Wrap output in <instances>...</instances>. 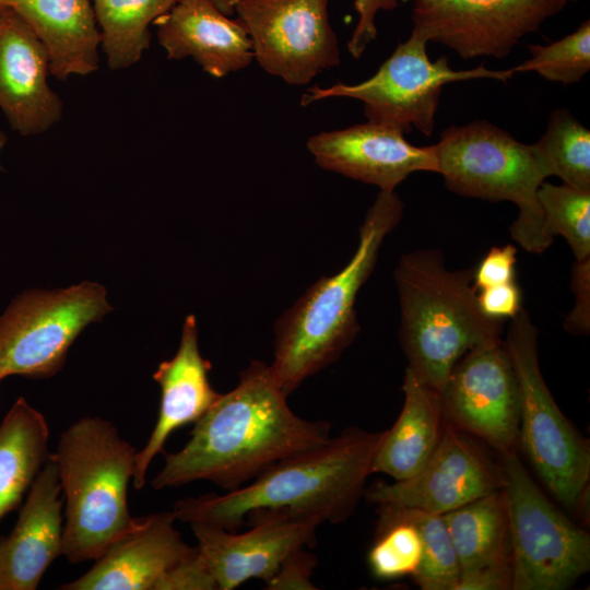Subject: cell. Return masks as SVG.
I'll list each match as a JSON object with an SVG mask.
<instances>
[{"instance_id":"obj_7","label":"cell","mask_w":590,"mask_h":590,"mask_svg":"<svg viewBox=\"0 0 590 590\" xmlns=\"http://www.w3.org/2000/svg\"><path fill=\"white\" fill-rule=\"evenodd\" d=\"M539 331L523 308L504 341L518 381L519 442L536 474L571 514L586 519L590 445L570 424L550 391L539 364Z\"/></svg>"},{"instance_id":"obj_6","label":"cell","mask_w":590,"mask_h":590,"mask_svg":"<svg viewBox=\"0 0 590 590\" xmlns=\"http://www.w3.org/2000/svg\"><path fill=\"white\" fill-rule=\"evenodd\" d=\"M433 146L437 173L449 190L516 204L519 214L510 235L528 252L542 253L553 244L538 200V190L552 170L535 143H522L504 129L479 119L448 127Z\"/></svg>"},{"instance_id":"obj_2","label":"cell","mask_w":590,"mask_h":590,"mask_svg":"<svg viewBox=\"0 0 590 590\" xmlns=\"http://www.w3.org/2000/svg\"><path fill=\"white\" fill-rule=\"evenodd\" d=\"M385 430L349 427L314 448L284 458L251 483L224 495L186 497L174 504L176 520L237 530L269 518H320L337 524L352 516Z\"/></svg>"},{"instance_id":"obj_19","label":"cell","mask_w":590,"mask_h":590,"mask_svg":"<svg viewBox=\"0 0 590 590\" xmlns=\"http://www.w3.org/2000/svg\"><path fill=\"white\" fill-rule=\"evenodd\" d=\"M63 497L52 453L28 489L17 521L0 536V590H34L62 554Z\"/></svg>"},{"instance_id":"obj_8","label":"cell","mask_w":590,"mask_h":590,"mask_svg":"<svg viewBox=\"0 0 590 590\" xmlns=\"http://www.w3.org/2000/svg\"><path fill=\"white\" fill-rule=\"evenodd\" d=\"M500 457L512 558L511 590H565L590 568V535L541 491L517 450Z\"/></svg>"},{"instance_id":"obj_26","label":"cell","mask_w":590,"mask_h":590,"mask_svg":"<svg viewBox=\"0 0 590 590\" xmlns=\"http://www.w3.org/2000/svg\"><path fill=\"white\" fill-rule=\"evenodd\" d=\"M177 0H92L102 48L111 70L137 63L149 48L151 24Z\"/></svg>"},{"instance_id":"obj_24","label":"cell","mask_w":590,"mask_h":590,"mask_svg":"<svg viewBox=\"0 0 590 590\" xmlns=\"http://www.w3.org/2000/svg\"><path fill=\"white\" fill-rule=\"evenodd\" d=\"M404 402L390 429L385 430L371 464V473L394 481L416 474L435 451L445 424L440 396L405 368Z\"/></svg>"},{"instance_id":"obj_14","label":"cell","mask_w":590,"mask_h":590,"mask_svg":"<svg viewBox=\"0 0 590 590\" xmlns=\"http://www.w3.org/2000/svg\"><path fill=\"white\" fill-rule=\"evenodd\" d=\"M503 486L502 464L445 420L435 451L416 474L393 483L375 482L364 497L376 505L442 516Z\"/></svg>"},{"instance_id":"obj_1","label":"cell","mask_w":590,"mask_h":590,"mask_svg":"<svg viewBox=\"0 0 590 590\" xmlns=\"http://www.w3.org/2000/svg\"><path fill=\"white\" fill-rule=\"evenodd\" d=\"M330 432L329 422L297 416L270 365L252 361L238 385L221 393L194 423L185 447L164 453V465L151 484L160 491L210 481L234 491L280 460L326 442Z\"/></svg>"},{"instance_id":"obj_29","label":"cell","mask_w":590,"mask_h":590,"mask_svg":"<svg viewBox=\"0 0 590 590\" xmlns=\"http://www.w3.org/2000/svg\"><path fill=\"white\" fill-rule=\"evenodd\" d=\"M397 507V506H396ZM422 539V558L412 577L422 590H457L460 566L441 515L397 507Z\"/></svg>"},{"instance_id":"obj_21","label":"cell","mask_w":590,"mask_h":590,"mask_svg":"<svg viewBox=\"0 0 590 590\" xmlns=\"http://www.w3.org/2000/svg\"><path fill=\"white\" fill-rule=\"evenodd\" d=\"M154 26L167 58L190 57L214 78L239 71L255 59L244 25L211 0H177Z\"/></svg>"},{"instance_id":"obj_31","label":"cell","mask_w":590,"mask_h":590,"mask_svg":"<svg viewBox=\"0 0 590 590\" xmlns=\"http://www.w3.org/2000/svg\"><path fill=\"white\" fill-rule=\"evenodd\" d=\"M530 58L514 67L512 73L534 71L563 84L579 82L590 69V21L548 45H530Z\"/></svg>"},{"instance_id":"obj_23","label":"cell","mask_w":590,"mask_h":590,"mask_svg":"<svg viewBox=\"0 0 590 590\" xmlns=\"http://www.w3.org/2000/svg\"><path fill=\"white\" fill-rule=\"evenodd\" d=\"M11 9L42 43L59 80L98 68L101 32L92 0H14Z\"/></svg>"},{"instance_id":"obj_27","label":"cell","mask_w":590,"mask_h":590,"mask_svg":"<svg viewBox=\"0 0 590 590\" xmlns=\"http://www.w3.org/2000/svg\"><path fill=\"white\" fill-rule=\"evenodd\" d=\"M377 506L376 535L367 554L371 574L381 580L413 577L422 558V539L416 526L396 506Z\"/></svg>"},{"instance_id":"obj_5","label":"cell","mask_w":590,"mask_h":590,"mask_svg":"<svg viewBox=\"0 0 590 590\" xmlns=\"http://www.w3.org/2000/svg\"><path fill=\"white\" fill-rule=\"evenodd\" d=\"M135 448L109 421L86 416L58 440L56 461L64 507L62 555L95 560L133 526L128 507Z\"/></svg>"},{"instance_id":"obj_18","label":"cell","mask_w":590,"mask_h":590,"mask_svg":"<svg viewBox=\"0 0 590 590\" xmlns=\"http://www.w3.org/2000/svg\"><path fill=\"white\" fill-rule=\"evenodd\" d=\"M173 511L137 517L94 565L63 590H154L179 560L196 551L175 528Z\"/></svg>"},{"instance_id":"obj_40","label":"cell","mask_w":590,"mask_h":590,"mask_svg":"<svg viewBox=\"0 0 590 590\" xmlns=\"http://www.w3.org/2000/svg\"><path fill=\"white\" fill-rule=\"evenodd\" d=\"M4 143H5V135L0 129V152H1L2 148L4 146Z\"/></svg>"},{"instance_id":"obj_37","label":"cell","mask_w":590,"mask_h":590,"mask_svg":"<svg viewBox=\"0 0 590 590\" xmlns=\"http://www.w3.org/2000/svg\"><path fill=\"white\" fill-rule=\"evenodd\" d=\"M482 312L493 319L514 318L521 309V292L516 281L477 291Z\"/></svg>"},{"instance_id":"obj_11","label":"cell","mask_w":590,"mask_h":590,"mask_svg":"<svg viewBox=\"0 0 590 590\" xmlns=\"http://www.w3.org/2000/svg\"><path fill=\"white\" fill-rule=\"evenodd\" d=\"M328 5L329 0H234L233 11L260 67L287 84L304 85L341 62Z\"/></svg>"},{"instance_id":"obj_34","label":"cell","mask_w":590,"mask_h":590,"mask_svg":"<svg viewBox=\"0 0 590 590\" xmlns=\"http://www.w3.org/2000/svg\"><path fill=\"white\" fill-rule=\"evenodd\" d=\"M317 565V557L300 547L291 553L278 571L266 581L270 590H311L316 589L310 578Z\"/></svg>"},{"instance_id":"obj_4","label":"cell","mask_w":590,"mask_h":590,"mask_svg":"<svg viewBox=\"0 0 590 590\" xmlns=\"http://www.w3.org/2000/svg\"><path fill=\"white\" fill-rule=\"evenodd\" d=\"M403 210L396 191H379L359 227L358 246L349 263L337 274L320 278L276 322L270 369L286 397L338 359L355 339L359 330L355 312L358 291Z\"/></svg>"},{"instance_id":"obj_16","label":"cell","mask_w":590,"mask_h":590,"mask_svg":"<svg viewBox=\"0 0 590 590\" xmlns=\"http://www.w3.org/2000/svg\"><path fill=\"white\" fill-rule=\"evenodd\" d=\"M307 148L323 169L394 191L416 172L437 173L433 145L408 142L398 128L367 121L311 135Z\"/></svg>"},{"instance_id":"obj_39","label":"cell","mask_w":590,"mask_h":590,"mask_svg":"<svg viewBox=\"0 0 590 590\" xmlns=\"http://www.w3.org/2000/svg\"><path fill=\"white\" fill-rule=\"evenodd\" d=\"M14 0H0V10L11 8Z\"/></svg>"},{"instance_id":"obj_17","label":"cell","mask_w":590,"mask_h":590,"mask_svg":"<svg viewBox=\"0 0 590 590\" xmlns=\"http://www.w3.org/2000/svg\"><path fill=\"white\" fill-rule=\"evenodd\" d=\"M49 75L46 51L33 31L11 8L0 10V109L21 135L42 134L62 116Z\"/></svg>"},{"instance_id":"obj_35","label":"cell","mask_w":590,"mask_h":590,"mask_svg":"<svg viewBox=\"0 0 590 590\" xmlns=\"http://www.w3.org/2000/svg\"><path fill=\"white\" fill-rule=\"evenodd\" d=\"M570 286L576 300L565 318V329L573 334H587L590 330V258L575 261Z\"/></svg>"},{"instance_id":"obj_3","label":"cell","mask_w":590,"mask_h":590,"mask_svg":"<svg viewBox=\"0 0 590 590\" xmlns=\"http://www.w3.org/2000/svg\"><path fill=\"white\" fill-rule=\"evenodd\" d=\"M400 302L399 337L408 368L441 391L470 350L502 340L504 320L485 316L473 286V270H450L437 249L402 255L394 270Z\"/></svg>"},{"instance_id":"obj_10","label":"cell","mask_w":590,"mask_h":590,"mask_svg":"<svg viewBox=\"0 0 590 590\" xmlns=\"http://www.w3.org/2000/svg\"><path fill=\"white\" fill-rule=\"evenodd\" d=\"M110 309L105 288L93 282L16 296L0 316V381L56 375L78 335Z\"/></svg>"},{"instance_id":"obj_12","label":"cell","mask_w":590,"mask_h":590,"mask_svg":"<svg viewBox=\"0 0 590 590\" xmlns=\"http://www.w3.org/2000/svg\"><path fill=\"white\" fill-rule=\"evenodd\" d=\"M576 0H413L415 34L463 59L506 58L515 45Z\"/></svg>"},{"instance_id":"obj_13","label":"cell","mask_w":590,"mask_h":590,"mask_svg":"<svg viewBox=\"0 0 590 590\" xmlns=\"http://www.w3.org/2000/svg\"><path fill=\"white\" fill-rule=\"evenodd\" d=\"M446 422L499 456L519 444V389L503 340L475 346L455 365L439 392Z\"/></svg>"},{"instance_id":"obj_33","label":"cell","mask_w":590,"mask_h":590,"mask_svg":"<svg viewBox=\"0 0 590 590\" xmlns=\"http://www.w3.org/2000/svg\"><path fill=\"white\" fill-rule=\"evenodd\" d=\"M517 248L514 245L492 247L473 270V286L477 291L515 281Z\"/></svg>"},{"instance_id":"obj_20","label":"cell","mask_w":590,"mask_h":590,"mask_svg":"<svg viewBox=\"0 0 590 590\" xmlns=\"http://www.w3.org/2000/svg\"><path fill=\"white\" fill-rule=\"evenodd\" d=\"M210 362L200 353L196 318L189 315L177 353L153 374L161 388L160 410L145 446L135 453L132 482L137 489L144 486L148 469L170 434L196 423L220 397L210 384Z\"/></svg>"},{"instance_id":"obj_9","label":"cell","mask_w":590,"mask_h":590,"mask_svg":"<svg viewBox=\"0 0 590 590\" xmlns=\"http://www.w3.org/2000/svg\"><path fill=\"white\" fill-rule=\"evenodd\" d=\"M427 43L412 32L369 79L356 84L314 86L303 96L302 105L330 97L354 98L363 103L368 121L391 126L404 133L414 128L429 137L446 84L472 79L506 82L514 75L511 69L491 70L484 66L455 70L445 56L432 61L426 51Z\"/></svg>"},{"instance_id":"obj_15","label":"cell","mask_w":590,"mask_h":590,"mask_svg":"<svg viewBox=\"0 0 590 590\" xmlns=\"http://www.w3.org/2000/svg\"><path fill=\"white\" fill-rule=\"evenodd\" d=\"M321 523L314 517L269 518L255 522L244 533L202 522L189 526L217 590H233L249 579L269 580L291 553L316 544V530Z\"/></svg>"},{"instance_id":"obj_22","label":"cell","mask_w":590,"mask_h":590,"mask_svg":"<svg viewBox=\"0 0 590 590\" xmlns=\"http://www.w3.org/2000/svg\"><path fill=\"white\" fill-rule=\"evenodd\" d=\"M442 518L460 566L457 590H511V542L503 488Z\"/></svg>"},{"instance_id":"obj_36","label":"cell","mask_w":590,"mask_h":590,"mask_svg":"<svg viewBox=\"0 0 590 590\" xmlns=\"http://www.w3.org/2000/svg\"><path fill=\"white\" fill-rule=\"evenodd\" d=\"M400 0H355L358 14L357 24L347 43V50L353 58H359L368 45L377 37L376 16L380 11L396 9Z\"/></svg>"},{"instance_id":"obj_28","label":"cell","mask_w":590,"mask_h":590,"mask_svg":"<svg viewBox=\"0 0 590 590\" xmlns=\"http://www.w3.org/2000/svg\"><path fill=\"white\" fill-rule=\"evenodd\" d=\"M535 145L552 176L575 189L590 191V131L569 110L556 109L551 114Z\"/></svg>"},{"instance_id":"obj_38","label":"cell","mask_w":590,"mask_h":590,"mask_svg":"<svg viewBox=\"0 0 590 590\" xmlns=\"http://www.w3.org/2000/svg\"><path fill=\"white\" fill-rule=\"evenodd\" d=\"M215 7L224 14L231 16L234 14L233 2L234 0H211Z\"/></svg>"},{"instance_id":"obj_32","label":"cell","mask_w":590,"mask_h":590,"mask_svg":"<svg viewBox=\"0 0 590 590\" xmlns=\"http://www.w3.org/2000/svg\"><path fill=\"white\" fill-rule=\"evenodd\" d=\"M216 581L198 548L179 560L156 583L154 590H216Z\"/></svg>"},{"instance_id":"obj_25","label":"cell","mask_w":590,"mask_h":590,"mask_svg":"<svg viewBox=\"0 0 590 590\" xmlns=\"http://www.w3.org/2000/svg\"><path fill=\"white\" fill-rule=\"evenodd\" d=\"M49 426L24 397L0 423V520L15 509L49 457Z\"/></svg>"},{"instance_id":"obj_30","label":"cell","mask_w":590,"mask_h":590,"mask_svg":"<svg viewBox=\"0 0 590 590\" xmlns=\"http://www.w3.org/2000/svg\"><path fill=\"white\" fill-rule=\"evenodd\" d=\"M538 200L548 234L563 236L576 260L590 258V191L544 181Z\"/></svg>"}]
</instances>
